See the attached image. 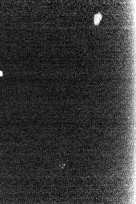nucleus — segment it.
Wrapping results in <instances>:
<instances>
[{"mask_svg":"<svg viewBox=\"0 0 136 204\" xmlns=\"http://www.w3.org/2000/svg\"><path fill=\"white\" fill-rule=\"evenodd\" d=\"M3 76V72L2 71H0V76L1 77H2V76Z\"/></svg>","mask_w":136,"mask_h":204,"instance_id":"obj_2","label":"nucleus"},{"mask_svg":"<svg viewBox=\"0 0 136 204\" xmlns=\"http://www.w3.org/2000/svg\"><path fill=\"white\" fill-rule=\"evenodd\" d=\"M102 18V15L100 13L96 14L94 17V22L96 25H99Z\"/></svg>","mask_w":136,"mask_h":204,"instance_id":"obj_1","label":"nucleus"}]
</instances>
